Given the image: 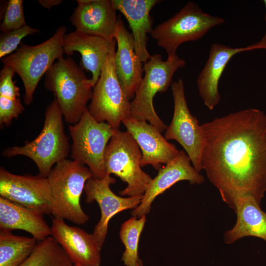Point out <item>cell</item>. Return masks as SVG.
<instances>
[{
  "mask_svg": "<svg viewBox=\"0 0 266 266\" xmlns=\"http://www.w3.org/2000/svg\"><path fill=\"white\" fill-rule=\"evenodd\" d=\"M201 126L202 169L223 200L234 212L244 197L261 205L266 192V114L249 108Z\"/></svg>",
  "mask_w": 266,
  "mask_h": 266,
  "instance_id": "6da1fadb",
  "label": "cell"
},
{
  "mask_svg": "<svg viewBox=\"0 0 266 266\" xmlns=\"http://www.w3.org/2000/svg\"><path fill=\"white\" fill-rule=\"evenodd\" d=\"M93 177L84 164L65 159L57 163L47 178L50 190V212L54 218L84 225L89 217L83 210L80 200L86 182Z\"/></svg>",
  "mask_w": 266,
  "mask_h": 266,
  "instance_id": "7a4b0ae2",
  "label": "cell"
},
{
  "mask_svg": "<svg viewBox=\"0 0 266 266\" xmlns=\"http://www.w3.org/2000/svg\"><path fill=\"white\" fill-rule=\"evenodd\" d=\"M44 87L53 92L65 121L77 123L92 99L93 87L84 70L71 58L58 59L45 74Z\"/></svg>",
  "mask_w": 266,
  "mask_h": 266,
  "instance_id": "3957f363",
  "label": "cell"
},
{
  "mask_svg": "<svg viewBox=\"0 0 266 266\" xmlns=\"http://www.w3.org/2000/svg\"><path fill=\"white\" fill-rule=\"evenodd\" d=\"M63 118L59 105L54 98L45 110L43 127L39 135L22 146L5 148L2 153L3 156H26L36 164L39 174L47 178L53 166L66 159L70 151Z\"/></svg>",
  "mask_w": 266,
  "mask_h": 266,
  "instance_id": "277c9868",
  "label": "cell"
},
{
  "mask_svg": "<svg viewBox=\"0 0 266 266\" xmlns=\"http://www.w3.org/2000/svg\"><path fill=\"white\" fill-rule=\"evenodd\" d=\"M65 26L59 27L53 35L44 42L29 45L21 42L11 54L1 59L3 65L10 67L21 78L24 86V102L30 105L41 77L64 54L63 41Z\"/></svg>",
  "mask_w": 266,
  "mask_h": 266,
  "instance_id": "5b68a950",
  "label": "cell"
},
{
  "mask_svg": "<svg viewBox=\"0 0 266 266\" xmlns=\"http://www.w3.org/2000/svg\"><path fill=\"white\" fill-rule=\"evenodd\" d=\"M186 62L177 54L163 61L160 54H155L144 63V76L131 102V116L138 120L148 121L161 133L167 126L157 114L153 98L158 92H166L172 82L176 71L185 66Z\"/></svg>",
  "mask_w": 266,
  "mask_h": 266,
  "instance_id": "8992f818",
  "label": "cell"
},
{
  "mask_svg": "<svg viewBox=\"0 0 266 266\" xmlns=\"http://www.w3.org/2000/svg\"><path fill=\"white\" fill-rule=\"evenodd\" d=\"M141 158L140 148L132 134L117 130L106 147L104 161L106 174H113L127 184L119 192L121 196H143L152 181L141 169Z\"/></svg>",
  "mask_w": 266,
  "mask_h": 266,
  "instance_id": "52a82bcc",
  "label": "cell"
},
{
  "mask_svg": "<svg viewBox=\"0 0 266 266\" xmlns=\"http://www.w3.org/2000/svg\"><path fill=\"white\" fill-rule=\"evenodd\" d=\"M225 22L222 17L208 14L197 3L190 1L173 17L153 29L150 35L168 56H171L176 54L183 43L201 38L210 29Z\"/></svg>",
  "mask_w": 266,
  "mask_h": 266,
  "instance_id": "ba28073f",
  "label": "cell"
},
{
  "mask_svg": "<svg viewBox=\"0 0 266 266\" xmlns=\"http://www.w3.org/2000/svg\"><path fill=\"white\" fill-rule=\"evenodd\" d=\"M68 130L72 139L71 158L86 165L93 178H103L106 174L104 161L106 147L117 130L107 123L97 122L88 108L77 123L68 126Z\"/></svg>",
  "mask_w": 266,
  "mask_h": 266,
  "instance_id": "9c48e42d",
  "label": "cell"
},
{
  "mask_svg": "<svg viewBox=\"0 0 266 266\" xmlns=\"http://www.w3.org/2000/svg\"><path fill=\"white\" fill-rule=\"evenodd\" d=\"M116 39L112 41L100 75L93 88V94L88 109L98 122L106 121L118 130L122 121L131 116V101L124 93L115 67Z\"/></svg>",
  "mask_w": 266,
  "mask_h": 266,
  "instance_id": "30bf717a",
  "label": "cell"
},
{
  "mask_svg": "<svg viewBox=\"0 0 266 266\" xmlns=\"http://www.w3.org/2000/svg\"><path fill=\"white\" fill-rule=\"evenodd\" d=\"M174 101L173 117L165 133L166 140L177 141L184 149L196 171L202 170L204 138L201 125L192 115L187 103L184 84L178 78L171 84Z\"/></svg>",
  "mask_w": 266,
  "mask_h": 266,
  "instance_id": "8fae6325",
  "label": "cell"
},
{
  "mask_svg": "<svg viewBox=\"0 0 266 266\" xmlns=\"http://www.w3.org/2000/svg\"><path fill=\"white\" fill-rule=\"evenodd\" d=\"M0 195L43 215L51 214L48 179L40 174L16 175L0 167Z\"/></svg>",
  "mask_w": 266,
  "mask_h": 266,
  "instance_id": "7c38bea8",
  "label": "cell"
},
{
  "mask_svg": "<svg viewBox=\"0 0 266 266\" xmlns=\"http://www.w3.org/2000/svg\"><path fill=\"white\" fill-rule=\"evenodd\" d=\"M115 182V179L108 174L101 179L91 177L86 182L84 190L86 196V202L90 203L96 201L100 209V218L96 225L92 234L101 248L105 240L110 219L122 211L137 207L143 196H118L110 187L111 184Z\"/></svg>",
  "mask_w": 266,
  "mask_h": 266,
  "instance_id": "4fadbf2b",
  "label": "cell"
},
{
  "mask_svg": "<svg viewBox=\"0 0 266 266\" xmlns=\"http://www.w3.org/2000/svg\"><path fill=\"white\" fill-rule=\"evenodd\" d=\"M191 162L186 152L181 150L175 158L160 168L148 186L141 203L132 211V216L140 218L149 213L155 198L179 181L186 180L190 184H202L204 181L203 176L191 166Z\"/></svg>",
  "mask_w": 266,
  "mask_h": 266,
  "instance_id": "5bb4252c",
  "label": "cell"
},
{
  "mask_svg": "<svg viewBox=\"0 0 266 266\" xmlns=\"http://www.w3.org/2000/svg\"><path fill=\"white\" fill-rule=\"evenodd\" d=\"M52 236L66 252L73 265L100 266L101 248L93 234L75 226L67 225L64 219L53 218Z\"/></svg>",
  "mask_w": 266,
  "mask_h": 266,
  "instance_id": "9a60e30c",
  "label": "cell"
},
{
  "mask_svg": "<svg viewBox=\"0 0 266 266\" xmlns=\"http://www.w3.org/2000/svg\"><path fill=\"white\" fill-rule=\"evenodd\" d=\"M122 123L140 148L141 167L151 165L159 170L161 164H167L178 155L179 151L176 147L168 142L155 126L147 121L138 120L130 116Z\"/></svg>",
  "mask_w": 266,
  "mask_h": 266,
  "instance_id": "2e32d148",
  "label": "cell"
},
{
  "mask_svg": "<svg viewBox=\"0 0 266 266\" xmlns=\"http://www.w3.org/2000/svg\"><path fill=\"white\" fill-rule=\"evenodd\" d=\"M70 21L76 30L109 41L115 38L118 18L109 0H77Z\"/></svg>",
  "mask_w": 266,
  "mask_h": 266,
  "instance_id": "e0dca14e",
  "label": "cell"
},
{
  "mask_svg": "<svg viewBox=\"0 0 266 266\" xmlns=\"http://www.w3.org/2000/svg\"><path fill=\"white\" fill-rule=\"evenodd\" d=\"M254 50L253 44L238 48L219 43L211 45L208 59L197 80L199 95L207 108L213 110L220 100L219 82L230 60L240 52Z\"/></svg>",
  "mask_w": 266,
  "mask_h": 266,
  "instance_id": "ac0fdd59",
  "label": "cell"
},
{
  "mask_svg": "<svg viewBox=\"0 0 266 266\" xmlns=\"http://www.w3.org/2000/svg\"><path fill=\"white\" fill-rule=\"evenodd\" d=\"M103 37L75 30L66 34L63 41L64 54L72 55L75 52L81 56L80 66L92 73L90 82L95 86L107 59L112 41Z\"/></svg>",
  "mask_w": 266,
  "mask_h": 266,
  "instance_id": "d6986e66",
  "label": "cell"
},
{
  "mask_svg": "<svg viewBox=\"0 0 266 266\" xmlns=\"http://www.w3.org/2000/svg\"><path fill=\"white\" fill-rule=\"evenodd\" d=\"M117 49L115 67L121 87L128 99L134 98L143 76L142 62L135 52L134 41L120 17L118 18L115 35Z\"/></svg>",
  "mask_w": 266,
  "mask_h": 266,
  "instance_id": "ffe728a7",
  "label": "cell"
},
{
  "mask_svg": "<svg viewBox=\"0 0 266 266\" xmlns=\"http://www.w3.org/2000/svg\"><path fill=\"white\" fill-rule=\"evenodd\" d=\"M116 11L126 18L132 31L135 52L141 62L151 58L146 48L147 34L152 32L153 20L150 15L158 0H111Z\"/></svg>",
  "mask_w": 266,
  "mask_h": 266,
  "instance_id": "44dd1931",
  "label": "cell"
},
{
  "mask_svg": "<svg viewBox=\"0 0 266 266\" xmlns=\"http://www.w3.org/2000/svg\"><path fill=\"white\" fill-rule=\"evenodd\" d=\"M43 215L0 197V229L23 230L41 241L51 234Z\"/></svg>",
  "mask_w": 266,
  "mask_h": 266,
  "instance_id": "7402d4cb",
  "label": "cell"
},
{
  "mask_svg": "<svg viewBox=\"0 0 266 266\" xmlns=\"http://www.w3.org/2000/svg\"><path fill=\"white\" fill-rule=\"evenodd\" d=\"M260 206L250 197L237 200L235 212L236 223L232 229L224 233L226 244H233L245 236H255L266 241V213Z\"/></svg>",
  "mask_w": 266,
  "mask_h": 266,
  "instance_id": "603a6c76",
  "label": "cell"
},
{
  "mask_svg": "<svg viewBox=\"0 0 266 266\" xmlns=\"http://www.w3.org/2000/svg\"><path fill=\"white\" fill-rule=\"evenodd\" d=\"M11 230L0 229V266H19L32 253L37 241L13 234Z\"/></svg>",
  "mask_w": 266,
  "mask_h": 266,
  "instance_id": "cb8c5ba5",
  "label": "cell"
},
{
  "mask_svg": "<svg viewBox=\"0 0 266 266\" xmlns=\"http://www.w3.org/2000/svg\"><path fill=\"white\" fill-rule=\"evenodd\" d=\"M62 247L52 236L37 241L30 256L19 266H73Z\"/></svg>",
  "mask_w": 266,
  "mask_h": 266,
  "instance_id": "d4e9b609",
  "label": "cell"
},
{
  "mask_svg": "<svg viewBox=\"0 0 266 266\" xmlns=\"http://www.w3.org/2000/svg\"><path fill=\"white\" fill-rule=\"evenodd\" d=\"M146 220V215L138 219L132 216L121 226L120 238L125 247L122 260L126 266H138L142 261L138 257V246Z\"/></svg>",
  "mask_w": 266,
  "mask_h": 266,
  "instance_id": "484cf974",
  "label": "cell"
},
{
  "mask_svg": "<svg viewBox=\"0 0 266 266\" xmlns=\"http://www.w3.org/2000/svg\"><path fill=\"white\" fill-rule=\"evenodd\" d=\"M39 32L38 29L26 24L21 28L1 33L0 36V58L2 59L8 56L17 50L24 37Z\"/></svg>",
  "mask_w": 266,
  "mask_h": 266,
  "instance_id": "4316f807",
  "label": "cell"
},
{
  "mask_svg": "<svg viewBox=\"0 0 266 266\" xmlns=\"http://www.w3.org/2000/svg\"><path fill=\"white\" fill-rule=\"evenodd\" d=\"M22 0H10L6 5L3 20L0 26L1 33L22 28L26 25Z\"/></svg>",
  "mask_w": 266,
  "mask_h": 266,
  "instance_id": "83f0119b",
  "label": "cell"
},
{
  "mask_svg": "<svg viewBox=\"0 0 266 266\" xmlns=\"http://www.w3.org/2000/svg\"><path fill=\"white\" fill-rule=\"evenodd\" d=\"M25 108L20 98L11 99L0 96V125L8 126L22 113Z\"/></svg>",
  "mask_w": 266,
  "mask_h": 266,
  "instance_id": "f1b7e54d",
  "label": "cell"
},
{
  "mask_svg": "<svg viewBox=\"0 0 266 266\" xmlns=\"http://www.w3.org/2000/svg\"><path fill=\"white\" fill-rule=\"evenodd\" d=\"M14 73L10 67L3 65L0 71V96L11 99L19 98V88L13 80Z\"/></svg>",
  "mask_w": 266,
  "mask_h": 266,
  "instance_id": "f546056e",
  "label": "cell"
},
{
  "mask_svg": "<svg viewBox=\"0 0 266 266\" xmlns=\"http://www.w3.org/2000/svg\"><path fill=\"white\" fill-rule=\"evenodd\" d=\"M38 2L44 7L49 9L54 6L59 5L62 1L61 0H38Z\"/></svg>",
  "mask_w": 266,
  "mask_h": 266,
  "instance_id": "4dcf8cb0",
  "label": "cell"
},
{
  "mask_svg": "<svg viewBox=\"0 0 266 266\" xmlns=\"http://www.w3.org/2000/svg\"><path fill=\"white\" fill-rule=\"evenodd\" d=\"M266 9V0H263ZM265 19L266 21V11L265 14ZM256 49H266V32L264 36L258 42L253 44Z\"/></svg>",
  "mask_w": 266,
  "mask_h": 266,
  "instance_id": "1f68e13d",
  "label": "cell"
},
{
  "mask_svg": "<svg viewBox=\"0 0 266 266\" xmlns=\"http://www.w3.org/2000/svg\"><path fill=\"white\" fill-rule=\"evenodd\" d=\"M143 264H142V261H141L138 265V266H142Z\"/></svg>",
  "mask_w": 266,
  "mask_h": 266,
  "instance_id": "d6a6232c",
  "label": "cell"
},
{
  "mask_svg": "<svg viewBox=\"0 0 266 266\" xmlns=\"http://www.w3.org/2000/svg\"><path fill=\"white\" fill-rule=\"evenodd\" d=\"M73 266H79V265H73Z\"/></svg>",
  "mask_w": 266,
  "mask_h": 266,
  "instance_id": "836d02e7",
  "label": "cell"
}]
</instances>
